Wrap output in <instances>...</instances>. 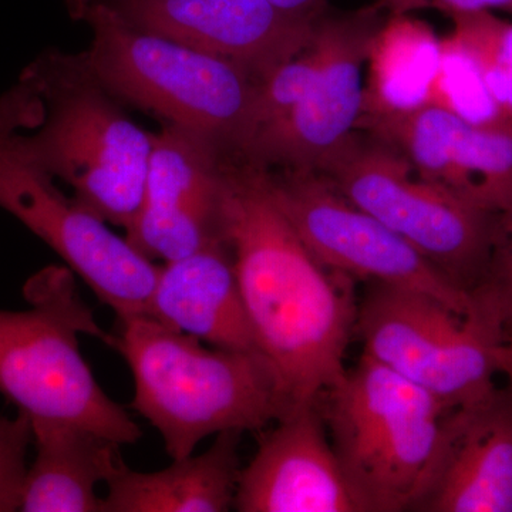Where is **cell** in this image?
Segmentation results:
<instances>
[{
  "label": "cell",
  "instance_id": "27",
  "mask_svg": "<svg viewBox=\"0 0 512 512\" xmlns=\"http://www.w3.org/2000/svg\"><path fill=\"white\" fill-rule=\"evenodd\" d=\"M494 360L498 373L507 377L508 389L512 392V336L494 346Z\"/></svg>",
  "mask_w": 512,
  "mask_h": 512
},
{
  "label": "cell",
  "instance_id": "11",
  "mask_svg": "<svg viewBox=\"0 0 512 512\" xmlns=\"http://www.w3.org/2000/svg\"><path fill=\"white\" fill-rule=\"evenodd\" d=\"M375 3L348 15L323 13L313 37L318 62L301 100L259 131L241 160L265 170L316 171L356 133L370 43L382 25Z\"/></svg>",
  "mask_w": 512,
  "mask_h": 512
},
{
  "label": "cell",
  "instance_id": "7",
  "mask_svg": "<svg viewBox=\"0 0 512 512\" xmlns=\"http://www.w3.org/2000/svg\"><path fill=\"white\" fill-rule=\"evenodd\" d=\"M319 174L471 295L508 235L500 218L417 173L399 151L372 136L353 134Z\"/></svg>",
  "mask_w": 512,
  "mask_h": 512
},
{
  "label": "cell",
  "instance_id": "18",
  "mask_svg": "<svg viewBox=\"0 0 512 512\" xmlns=\"http://www.w3.org/2000/svg\"><path fill=\"white\" fill-rule=\"evenodd\" d=\"M36 457L20 494L23 512H104L97 485L124 467L121 444L76 424L30 421Z\"/></svg>",
  "mask_w": 512,
  "mask_h": 512
},
{
  "label": "cell",
  "instance_id": "2",
  "mask_svg": "<svg viewBox=\"0 0 512 512\" xmlns=\"http://www.w3.org/2000/svg\"><path fill=\"white\" fill-rule=\"evenodd\" d=\"M19 83L25 113L18 138L25 153L101 220L126 229L143 201L154 134L127 116L82 53L46 50Z\"/></svg>",
  "mask_w": 512,
  "mask_h": 512
},
{
  "label": "cell",
  "instance_id": "26",
  "mask_svg": "<svg viewBox=\"0 0 512 512\" xmlns=\"http://www.w3.org/2000/svg\"><path fill=\"white\" fill-rule=\"evenodd\" d=\"M86 2L90 0H69V6L74 8ZM269 2L296 15H320L329 9L328 0H269Z\"/></svg>",
  "mask_w": 512,
  "mask_h": 512
},
{
  "label": "cell",
  "instance_id": "15",
  "mask_svg": "<svg viewBox=\"0 0 512 512\" xmlns=\"http://www.w3.org/2000/svg\"><path fill=\"white\" fill-rule=\"evenodd\" d=\"M239 512H363L330 443L320 404H306L259 431L242 468Z\"/></svg>",
  "mask_w": 512,
  "mask_h": 512
},
{
  "label": "cell",
  "instance_id": "20",
  "mask_svg": "<svg viewBox=\"0 0 512 512\" xmlns=\"http://www.w3.org/2000/svg\"><path fill=\"white\" fill-rule=\"evenodd\" d=\"M441 37L414 15H386L367 55L359 123L410 113L430 103Z\"/></svg>",
  "mask_w": 512,
  "mask_h": 512
},
{
  "label": "cell",
  "instance_id": "19",
  "mask_svg": "<svg viewBox=\"0 0 512 512\" xmlns=\"http://www.w3.org/2000/svg\"><path fill=\"white\" fill-rule=\"evenodd\" d=\"M242 431L228 430L200 456L173 460L164 470L140 473L127 466L111 478L104 512H225L235 503L241 477Z\"/></svg>",
  "mask_w": 512,
  "mask_h": 512
},
{
  "label": "cell",
  "instance_id": "17",
  "mask_svg": "<svg viewBox=\"0 0 512 512\" xmlns=\"http://www.w3.org/2000/svg\"><path fill=\"white\" fill-rule=\"evenodd\" d=\"M147 316L212 348L262 355L228 242L164 262Z\"/></svg>",
  "mask_w": 512,
  "mask_h": 512
},
{
  "label": "cell",
  "instance_id": "8",
  "mask_svg": "<svg viewBox=\"0 0 512 512\" xmlns=\"http://www.w3.org/2000/svg\"><path fill=\"white\" fill-rule=\"evenodd\" d=\"M23 113L25 94L16 83L0 96V208L49 245L119 320L147 316L160 266L67 197L25 153L18 138Z\"/></svg>",
  "mask_w": 512,
  "mask_h": 512
},
{
  "label": "cell",
  "instance_id": "12",
  "mask_svg": "<svg viewBox=\"0 0 512 512\" xmlns=\"http://www.w3.org/2000/svg\"><path fill=\"white\" fill-rule=\"evenodd\" d=\"M217 147L181 128L154 134L143 201L126 239L150 261H175L227 242L222 227L228 161Z\"/></svg>",
  "mask_w": 512,
  "mask_h": 512
},
{
  "label": "cell",
  "instance_id": "9",
  "mask_svg": "<svg viewBox=\"0 0 512 512\" xmlns=\"http://www.w3.org/2000/svg\"><path fill=\"white\" fill-rule=\"evenodd\" d=\"M355 335L363 353L440 400L471 406L497 387V340L473 319L414 289L367 282Z\"/></svg>",
  "mask_w": 512,
  "mask_h": 512
},
{
  "label": "cell",
  "instance_id": "13",
  "mask_svg": "<svg viewBox=\"0 0 512 512\" xmlns=\"http://www.w3.org/2000/svg\"><path fill=\"white\" fill-rule=\"evenodd\" d=\"M101 2L137 29L237 64L258 82L312 42L326 12L296 15L269 0Z\"/></svg>",
  "mask_w": 512,
  "mask_h": 512
},
{
  "label": "cell",
  "instance_id": "4",
  "mask_svg": "<svg viewBox=\"0 0 512 512\" xmlns=\"http://www.w3.org/2000/svg\"><path fill=\"white\" fill-rule=\"evenodd\" d=\"M92 29L84 62L123 104L153 114L241 157L254 117L258 80L237 64L137 29L101 0L70 9Z\"/></svg>",
  "mask_w": 512,
  "mask_h": 512
},
{
  "label": "cell",
  "instance_id": "24",
  "mask_svg": "<svg viewBox=\"0 0 512 512\" xmlns=\"http://www.w3.org/2000/svg\"><path fill=\"white\" fill-rule=\"evenodd\" d=\"M33 440L28 416L0 417V512L19 511L25 480L26 454Z\"/></svg>",
  "mask_w": 512,
  "mask_h": 512
},
{
  "label": "cell",
  "instance_id": "5",
  "mask_svg": "<svg viewBox=\"0 0 512 512\" xmlns=\"http://www.w3.org/2000/svg\"><path fill=\"white\" fill-rule=\"evenodd\" d=\"M26 311H0V393L30 421H60L121 446L141 439L127 410L97 383L79 345L89 335L114 348L80 299L72 269L50 266L25 286Z\"/></svg>",
  "mask_w": 512,
  "mask_h": 512
},
{
  "label": "cell",
  "instance_id": "1",
  "mask_svg": "<svg viewBox=\"0 0 512 512\" xmlns=\"http://www.w3.org/2000/svg\"><path fill=\"white\" fill-rule=\"evenodd\" d=\"M222 227L285 416L318 403L346 373L357 315L353 279L309 251L272 197L265 168L241 158L228 161Z\"/></svg>",
  "mask_w": 512,
  "mask_h": 512
},
{
  "label": "cell",
  "instance_id": "16",
  "mask_svg": "<svg viewBox=\"0 0 512 512\" xmlns=\"http://www.w3.org/2000/svg\"><path fill=\"white\" fill-rule=\"evenodd\" d=\"M512 512V392L450 410L416 510Z\"/></svg>",
  "mask_w": 512,
  "mask_h": 512
},
{
  "label": "cell",
  "instance_id": "3",
  "mask_svg": "<svg viewBox=\"0 0 512 512\" xmlns=\"http://www.w3.org/2000/svg\"><path fill=\"white\" fill-rule=\"evenodd\" d=\"M114 348L134 380L131 409L173 460L222 431H261L285 416L274 367L259 353L205 348L150 316L120 320Z\"/></svg>",
  "mask_w": 512,
  "mask_h": 512
},
{
  "label": "cell",
  "instance_id": "23",
  "mask_svg": "<svg viewBox=\"0 0 512 512\" xmlns=\"http://www.w3.org/2000/svg\"><path fill=\"white\" fill-rule=\"evenodd\" d=\"M476 322L498 343L512 336V241L504 242L490 272L473 293Z\"/></svg>",
  "mask_w": 512,
  "mask_h": 512
},
{
  "label": "cell",
  "instance_id": "25",
  "mask_svg": "<svg viewBox=\"0 0 512 512\" xmlns=\"http://www.w3.org/2000/svg\"><path fill=\"white\" fill-rule=\"evenodd\" d=\"M376 8L386 15H414L420 10H436L448 18L476 12L512 13V0H376Z\"/></svg>",
  "mask_w": 512,
  "mask_h": 512
},
{
  "label": "cell",
  "instance_id": "14",
  "mask_svg": "<svg viewBox=\"0 0 512 512\" xmlns=\"http://www.w3.org/2000/svg\"><path fill=\"white\" fill-rule=\"evenodd\" d=\"M414 170L491 212L512 232V120L470 124L427 104L360 124Z\"/></svg>",
  "mask_w": 512,
  "mask_h": 512
},
{
  "label": "cell",
  "instance_id": "10",
  "mask_svg": "<svg viewBox=\"0 0 512 512\" xmlns=\"http://www.w3.org/2000/svg\"><path fill=\"white\" fill-rule=\"evenodd\" d=\"M269 191L306 247L330 271L414 289L474 319L473 295L392 229L346 200L316 171L265 170Z\"/></svg>",
  "mask_w": 512,
  "mask_h": 512
},
{
  "label": "cell",
  "instance_id": "6",
  "mask_svg": "<svg viewBox=\"0 0 512 512\" xmlns=\"http://www.w3.org/2000/svg\"><path fill=\"white\" fill-rule=\"evenodd\" d=\"M319 404L362 511L416 510L450 410L365 353Z\"/></svg>",
  "mask_w": 512,
  "mask_h": 512
},
{
  "label": "cell",
  "instance_id": "21",
  "mask_svg": "<svg viewBox=\"0 0 512 512\" xmlns=\"http://www.w3.org/2000/svg\"><path fill=\"white\" fill-rule=\"evenodd\" d=\"M451 22L448 35L466 50L495 103L512 119V22L495 12L458 15Z\"/></svg>",
  "mask_w": 512,
  "mask_h": 512
},
{
  "label": "cell",
  "instance_id": "22",
  "mask_svg": "<svg viewBox=\"0 0 512 512\" xmlns=\"http://www.w3.org/2000/svg\"><path fill=\"white\" fill-rule=\"evenodd\" d=\"M470 124L512 120L497 106L476 64L450 35L441 37V60L430 103Z\"/></svg>",
  "mask_w": 512,
  "mask_h": 512
}]
</instances>
